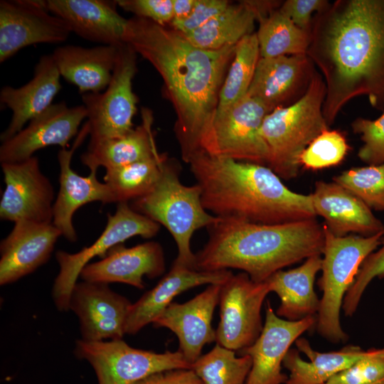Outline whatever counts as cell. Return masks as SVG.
Listing matches in <instances>:
<instances>
[{"label":"cell","mask_w":384,"mask_h":384,"mask_svg":"<svg viewBox=\"0 0 384 384\" xmlns=\"http://www.w3.org/2000/svg\"><path fill=\"white\" fill-rule=\"evenodd\" d=\"M89 135L85 123L78 134L72 147L61 148L58 154L60 167L59 191L53 209V224L65 238L74 242L78 239L73 223L75 212L87 203L100 201L103 204L116 203L110 188L97 178V171H90L87 176L76 173L71 167L76 149Z\"/></svg>","instance_id":"cell-18"},{"label":"cell","mask_w":384,"mask_h":384,"mask_svg":"<svg viewBox=\"0 0 384 384\" xmlns=\"http://www.w3.org/2000/svg\"><path fill=\"white\" fill-rule=\"evenodd\" d=\"M196 0H173L174 18L171 23L179 22L191 14Z\"/></svg>","instance_id":"cell-45"},{"label":"cell","mask_w":384,"mask_h":384,"mask_svg":"<svg viewBox=\"0 0 384 384\" xmlns=\"http://www.w3.org/2000/svg\"><path fill=\"white\" fill-rule=\"evenodd\" d=\"M123 43L162 78L176 114L174 132L181 158L188 164L201 152L236 45L203 49L172 27L136 16L128 19Z\"/></svg>","instance_id":"cell-1"},{"label":"cell","mask_w":384,"mask_h":384,"mask_svg":"<svg viewBox=\"0 0 384 384\" xmlns=\"http://www.w3.org/2000/svg\"><path fill=\"white\" fill-rule=\"evenodd\" d=\"M117 5L136 17L166 26L174 18L173 0H117Z\"/></svg>","instance_id":"cell-41"},{"label":"cell","mask_w":384,"mask_h":384,"mask_svg":"<svg viewBox=\"0 0 384 384\" xmlns=\"http://www.w3.org/2000/svg\"><path fill=\"white\" fill-rule=\"evenodd\" d=\"M232 275L228 270L200 271L174 262L170 271L157 284L132 304L125 334L134 335L153 323L179 294L203 284H222Z\"/></svg>","instance_id":"cell-25"},{"label":"cell","mask_w":384,"mask_h":384,"mask_svg":"<svg viewBox=\"0 0 384 384\" xmlns=\"http://www.w3.org/2000/svg\"><path fill=\"white\" fill-rule=\"evenodd\" d=\"M251 367L249 355L237 357L235 351L218 343L191 364L203 384H245Z\"/></svg>","instance_id":"cell-35"},{"label":"cell","mask_w":384,"mask_h":384,"mask_svg":"<svg viewBox=\"0 0 384 384\" xmlns=\"http://www.w3.org/2000/svg\"><path fill=\"white\" fill-rule=\"evenodd\" d=\"M370 210L384 211V164L352 167L333 178Z\"/></svg>","instance_id":"cell-36"},{"label":"cell","mask_w":384,"mask_h":384,"mask_svg":"<svg viewBox=\"0 0 384 384\" xmlns=\"http://www.w3.org/2000/svg\"><path fill=\"white\" fill-rule=\"evenodd\" d=\"M230 4L227 0H196L190 16L182 21L171 23V27L186 35L224 11Z\"/></svg>","instance_id":"cell-42"},{"label":"cell","mask_w":384,"mask_h":384,"mask_svg":"<svg viewBox=\"0 0 384 384\" xmlns=\"http://www.w3.org/2000/svg\"><path fill=\"white\" fill-rule=\"evenodd\" d=\"M5 189L0 201V218L16 222H53L54 190L34 156L16 163H2Z\"/></svg>","instance_id":"cell-14"},{"label":"cell","mask_w":384,"mask_h":384,"mask_svg":"<svg viewBox=\"0 0 384 384\" xmlns=\"http://www.w3.org/2000/svg\"><path fill=\"white\" fill-rule=\"evenodd\" d=\"M208 240L196 255L195 269H238L263 282L282 268L323 254L324 225L309 219L281 224H257L218 218L206 228Z\"/></svg>","instance_id":"cell-4"},{"label":"cell","mask_w":384,"mask_h":384,"mask_svg":"<svg viewBox=\"0 0 384 384\" xmlns=\"http://www.w3.org/2000/svg\"><path fill=\"white\" fill-rule=\"evenodd\" d=\"M351 127L363 142L358 151V158L368 165L384 164V110L375 120L356 118Z\"/></svg>","instance_id":"cell-38"},{"label":"cell","mask_w":384,"mask_h":384,"mask_svg":"<svg viewBox=\"0 0 384 384\" xmlns=\"http://www.w3.org/2000/svg\"><path fill=\"white\" fill-rule=\"evenodd\" d=\"M297 350L290 348L282 366L289 375L284 384H325L331 378L363 358L368 351L347 346L336 351L314 350L304 338L295 341Z\"/></svg>","instance_id":"cell-28"},{"label":"cell","mask_w":384,"mask_h":384,"mask_svg":"<svg viewBox=\"0 0 384 384\" xmlns=\"http://www.w3.org/2000/svg\"><path fill=\"white\" fill-rule=\"evenodd\" d=\"M306 55L321 70L328 126L351 99L384 110V0H336L314 15Z\"/></svg>","instance_id":"cell-2"},{"label":"cell","mask_w":384,"mask_h":384,"mask_svg":"<svg viewBox=\"0 0 384 384\" xmlns=\"http://www.w3.org/2000/svg\"><path fill=\"white\" fill-rule=\"evenodd\" d=\"M381 245L380 249L365 259L353 284L346 292L342 304L346 316H353L365 289L374 278H384V241Z\"/></svg>","instance_id":"cell-40"},{"label":"cell","mask_w":384,"mask_h":384,"mask_svg":"<svg viewBox=\"0 0 384 384\" xmlns=\"http://www.w3.org/2000/svg\"><path fill=\"white\" fill-rule=\"evenodd\" d=\"M75 356L93 368L98 384H135L155 373L191 368L177 351L156 353L133 348L122 339L76 341Z\"/></svg>","instance_id":"cell-9"},{"label":"cell","mask_w":384,"mask_h":384,"mask_svg":"<svg viewBox=\"0 0 384 384\" xmlns=\"http://www.w3.org/2000/svg\"><path fill=\"white\" fill-rule=\"evenodd\" d=\"M344 135L337 130H324L302 152L300 166L319 170L342 162L348 151Z\"/></svg>","instance_id":"cell-37"},{"label":"cell","mask_w":384,"mask_h":384,"mask_svg":"<svg viewBox=\"0 0 384 384\" xmlns=\"http://www.w3.org/2000/svg\"><path fill=\"white\" fill-rule=\"evenodd\" d=\"M329 4L326 0H287L282 2L279 9L297 26L311 31L314 18L312 14L324 11Z\"/></svg>","instance_id":"cell-43"},{"label":"cell","mask_w":384,"mask_h":384,"mask_svg":"<svg viewBox=\"0 0 384 384\" xmlns=\"http://www.w3.org/2000/svg\"><path fill=\"white\" fill-rule=\"evenodd\" d=\"M324 225L325 243L322 275L319 281L323 292L320 299L316 329L332 343H344L348 335L342 329L340 311L344 297L353 284L365 259L383 242L384 233L364 237L348 235L337 237Z\"/></svg>","instance_id":"cell-7"},{"label":"cell","mask_w":384,"mask_h":384,"mask_svg":"<svg viewBox=\"0 0 384 384\" xmlns=\"http://www.w3.org/2000/svg\"><path fill=\"white\" fill-rule=\"evenodd\" d=\"M85 118L87 111L83 105L69 107L65 102L52 104L20 132L1 143V164L26 160L38 150L49 146L66 148Z\"/></svg>","instance_id":"cell-16"},{"label":"cell","mask_w":384,"mask_h":384,"mask_svg":"<svg viewBox=\"0 0 384 384\" xmlns=\"http://www.w3.org/2000/svg\"><path fill=\"white\" fill-rule=\"evenodd\" d=\"M270 292L267 281L255 282L243 272L222 284L216 343L238 351L252 346L262 331L261 309Z\"/></svg>","instance_id":"cell-12"},{"label":"cell","mask_w":384,"mask_h":384,"mask_svg":"<svg viewBox=\"0 0 384 384\" xmlns=\"http://www.w3.org/2000/svg\"><path fill=\"white\" fill-rule=\"evenodd\" d=\"M220 288L221 284H209L185 303H171L152 323L155 327L167 328L176 335L178 351L191 364L201 356L206 343L215 341L211 321Z\"/></svg>","instance_id":"cell-20"},{"label":"cell","mask_w":384,"mask_h":384,"mask_svg":"<svg viewBox=\"0 0 384 384\" xmlns=\"http://www.w3.org/2000/svg\"><path fill=\"white\" fill-rule=\"evenodd\" d=\"M132 303L108 284L77 282L70 294L69 310L78 317L82 339H122Z\"/></svg>","instance_id":"cell-15"},{"label":"cell","mask_w":384,"mask_h":384,"mask_svg":"<svg viewBox=\"0 0 384 384\" xmlns=\"http://www.w3.org/2000/svg\"><path fill=\"white\" fill-rule=\"evenodd\" d=\"M279 9L258 21L260 26L256 34L260 58L306 54L311 31L297 26Z\"/></svg>","instance_id":"cell-32"},{"label":"cell","mask_w":384,"mask_h":384,"mask_svg":"<svg viewBox=\"0 0 384 384\" xmlns=\"http://www.w3.org/2000/svg\"><path fill=\"white\" fill-rule=\"evenodd\" d=\"M43 1L48 11L63 20L80 37L102 45L124 43L128 19L117 12L116 1Z\"/></svg>","instance_id":"cell-24"},{"label":"cell","mask_w":384,"mask_h":384,"mask_svg":"<svg viewBox=\"0 0 384 384\" xmlns=\"http://www.w3.org/2000/svg\"><path fill=\"white\" fill-rule=\"evenodd\" d=\"M136 56L129 46L122 44L107 88L101 92L82 95L87 111L89 144L123 136L133 129L137 103L132 90L137 72Z\"/></svg>","instance_id":"cell-10"},{"label":"cell","mask_w":384,"mask_h":384,"mask_svg":"<svg viewBox=\"0 0 384 384\" xmlns=\"http://www.w3.org/2000/svg\"><path fill=\"white\" fill-rule=\"evenodd\" d=\"M260 58L256 33L244 37L236 44L220 92L216 112L225 110L247 95Z\"/></svg>","instance_id":"cell-34"},{"label":"cell","mask_w":384,"mask_h":384,"mask_svg":"<svg viewBox=\"0 0 384 384\" xmlns=\"http://www.w3.org/2000/svg\"><path fill=\"white\" fill-rule=\"evenodd\" d=\"M316 324L314 316L289 321L278 316L270 302L266 306L262 331L250 346L239 351L249 355L252 367L245 384H284L288 375L282 372L284 358L291 345Z\"/></svg>","instance_id":"cell-17"},{"label":"cell","mask_w":384,"mask_h":384,"mask_svg":"<svg viewBox=\"0 0 384 384\" xmlns=\"http://www.w3.org/2000/svg\"><path fill=\"white\" fill-rule=\"evenodd\" d=\"M167 156L159 154L128 165L105 170L104 182L116 203L137 200L147 194L159 181Z\"/></svg>","instance_id":"cell-33"},{"label":"cell","mask_w":384,"mask_h":384,"mask_svg":"<svg viewBox=\"0 0 384 384\" xmlns=\"http://www.w3.org/2000/svg\"><path fill=\"white\" fill-rule=\"evenodd\" d=\"M135 384H203L191 369H173L161 371L139 380Z\"/></svg>","instance_id":"cell-44"},{"label":"cell","mask_w":384,"mask_h":384,"mask_svg":"<svg viewBox=\"0 0 384 384\" xmlns=\"http://www.w3.org/2000/svg\"><path fill=\"white\" fill-rule=\"evenodd\" d=\"M270 111L247 95L235 104L215 112L201 144V152L267 166L270 151L261 135Z\"/></svg>","instance_id":"cell-8"},{"label":"cell","mask_w":384,"mask_h":384,"mask_svg":"<svg viewBox=\"0 0 384 384\" xmlns=\"http://www.w3.org/2000/svg\"><path fill=\"white\" fill-rule=\"evenodd\" d=\"M258 18L253 1L230 3L224 11L201 28L184 36L197 47L219 50L235 46L244 37L253 33L255 22Z\"/></svg>","instance_id":"cell-31"},{"label":"cell","mask_w":384,"mask_h":384,"mask_svg":"<svg viewBox=\"0 0 384 384\" xmlns=\"http://www.w3.org/2000/svg\"><path fill=\"white\" fill-rule=\"evenodd\" d=\"M310 196L316 215L325 220L324 225L335 236L384 233L383 223L372 210L336 182L316 181Z\"/></svg>","instance_id":"cell-23"},{"label":"cell","mask_w":384,"mask_h":384,"mask_svg":"<svg viewBox=\"0 0 384 384\" xmlns=\"http://www.w3.org/2000/svg\"><path fill=\"white\" fill-rule=\"evenodd\" d=\"M372 384H384V379L380 381L372 383Z\"/></svg>","instance_id":"cell-46"},{"label":"cell","mask_w":384,"mask_h":384,"mask_svg":"<svg viewBox=\"0 0 384 384\" xmlns=\"http://www.w3.org/2000/svg\"><path fill=\"white\" fill-rule=\"evenodd\" d=\"M60 236L53 223L15 222L0 244V284L15 282L45 264Z\"/></svg>","instance_id":"cell-21"},{"label":"cell","mask_w":384,"mask_h":384,"mask_svg":"<svg viewBox=\"0 0 384 384\" xmlns=\"http://www.w3.org/2000/svg\"><path fill=\"white\" fill-rule=\"evenodd\" d=\"M384 379V348H372L349 368L331 378L325 384H372Z\"/></svg>","instance_id":"cell-39"},{"label":"cell","mask_w":384,"mask_h":384,"mask_svg":"<svg viewBox=\"0 0 384 384\" xmlns=\"http://www.w3.org/2000/svg\"><path fill=\"white\" fill-rule=\"evenodd\" d=\"M165 269L164 253L159 242L149 241L131 247L119 244L100 261L86 265L80 277L87 282L124 283L142 289L144 277L154 279Z\"/></svg>","instance_id":"cell-22"},{"label":"cell","mask_w":384,"mask_h":384,"mask_svg":"<svg viewBox=\"0 0 384 384\" xmlns=\"http://www.w3.org/2000/svg\"><path fill=\"white\" fill-rule=\"evenodd\" d=\"M71 31L43 0L0 1V63L31 45L66 41Z\"/></svg>","instance_id":"cell-13"},{"label":"cell","mask_w":384,"mask_h":384,"mask_svg":"<svg viewBox=\"0 0 384 384\" xmlns=\"http://www.w3.org/2000/svg\"><path fill=\"white\" fill-rule=\"evenodd\" d=\"M60 77L52 55H44L38 61L33 77L27 83L19 87L1 88V103L12 112L9 126L1 134V142L14 136L27 122L53 104L62 87Z\"/></svg>","instance_id":"cell-26"},{"label":"cell","mask_w":384,"mask_h":384,"mask_svg":"<svg viewBox=\"0 0 384 384\" xmlns=\"http://www.w3.org/2000/svg\"><path fill=\"white\" fill-rule=\"evenodd\" d=\"M316 71L306 54L260 58L247 95L270 112L288 107L305 95Z\"/></svg>","instance_id":"cell-19"},{"label":"cell","mask_w":384,"mask_h":384,"mask_svg":"<svg viewBox=\"0 0 384 384\" xmlns=\"http://www.w3.org/2000/svg\"><path fill=\"white\" fill-rule=\"evenodd\" d=\"M326 94L324 78L316 71L299 100L276 108L265 117L261 135L270 151L267 166L281 178L288 181L297 176L302 152L329 129L323 114Z\"/></svg>","instance_id":"cell-5"},{"label":"cell","mask_w":384,"mask_h":384,"mask_svg":"<svg viewBox=\"0 0 384 384\" xmlns=\"http://www.w3.org/2000/svg\"><path fill=\"white\" fill-rule=\"evenodd\" d=\"M142 122L127 134L89 144L81 155L82 164L90 171L100 166L106 169L128 165L158 155L153 132L151 112L142 110Z\"/></svg>","instance_id":"cell-29"},{"label":"cell","mask_w":384,"mask_h":384,"mask_svg":"<svg viewBox=\"0 0 384 384\" xmlns=\"http://www.w3.org/2000/svg\"><path fill=\"white\" fill-rule=\"evenodd\" d=\"M120 46L65 45L58 47L51 55L60 76L75 85L82 95L98 93L107 88L112 79Z\"/></svg>","instance_id":"cell-27"},{"label":"cell","mask_w":384,"mask_h":384,"mask_svg":"<svg viewBox=\"0 0 384 384\" xmlns=\"http://www.w3.org/2000/svg\"><path fill=\"white\" fill-rule=\"evenodd\" d=\"M320 255L306 259L298 267L279 270L266 281L270 292H275L281 304L277 315L289 321L314 316L319 311L320 300L314 289L316 275L321 269Z\"/></svg>","instance_id":"cell-30"},{"label":"cell","mask_w":384,"mask_h":384,"mask_svg":"<svg viewBox=\"0 0 384 384\" xmlns=\"http://www.w3.org/2000/svg\"><path fill=\"white\" fill-rule=\"evenodd\" d=\"M179 171L178 164L167 157L154 187L130 206L171 233L178 248L174 262L195 269L196 255L191 247L193 235L216 222L218 217L204 208L201 188L197 183L186 186L181 183Z\"/></svg>","instance_id":"cell-6"},{"label":"cell","mask_w":384,"mask_h":384,"mask_svg":"<svg viewBox=\"0 0 384 384\" xmlns=\"http://www.w3.org/2000/svg\"><path fill=\"white\" fill-rule=\"evenodd\" d=\"M160 230V225L134 210L128 202L117 203L114 214H107V221L99 238L90 246L76 253L59 250L55 254L59 272L55 279L52 295L59 311L69 310L71 292L83 267L92 258H102L115 245L134 236L151 238Z\"/></svg>","instance_id":"cell-11"},{"label":"cell","mask_w":384,"mask_h":384,"mask_svg":"<svg viewBox=\"0 0 384 384\" xmlns=\"http://www.w3.org/2000/svg\"><path fill=\"white\" fill-rule=\"evenodd\" d=\"M210 213L257 224H281L316 217L310 194L289 189L267 166L201 152L188 163Z\"/></svg>","instance_id":"cell-3"}]
</instances>
